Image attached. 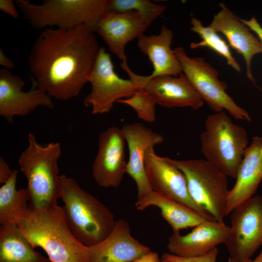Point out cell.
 I'll use <instances>...</instances> for the list:
<instances>
[{"label":"cell","mask_w":262,"mask_h":262,"mask_svg":"<svg viewBox=\"0 0 262 262\" xmlns=\"http://www.w3.org/2000/svg\"><path fill=\"white\" fill-rule=\"evenodd\" d=\"M94 33L85 25L42 32L28 59L30 76L40 90L64 101L80 93L89 82L101 47Z\"/></svg>","instance_id":"6da1fadb"},{"label":"cell","mask_w":262,"mask_h":262,"mask_svg":"<svg viewBox=\"0 0 262 262\" xmlns=\"http://www.w3.org/2000/svg\"><path fill=\"white\" fill-rule=\"evenodd\" d=\"M17 226L32 246L42 248L51 262H89L88 246L73 235L58 204L41 208L29 207Z\"/></svg>","instance_id":"7a4b0ae2"},{"label":"cell","mask_w":262,"mask_h":262,"mask_svg":"<svg viewBox=\"0 0 262 262\" xmlns=\"http://www.w3.org/2000/svg\"><path fill=\"white\" fill-rule=\"evenodd\" d=\"M60 198L67 222L75 237L89 247L106 238L115 223L112 212L82 189L72 178L59 176Z\"/></svg>","instance_id":"3957f363"},{"label":"cell","mask_w":262,"mask_h":262,"mask_svg":"<svg viewBox=\"0 0 262 262\" xmlns=\"http://www.w3.org/2000/svg\"><path fill=\"white\" fill-rule=\"evenodd\" d=\"M28 146L19 157L21 171L27 180L29 206L41 208L57 204L60 181L58 161L61 155L58 142L42 146L34 135L28 134Z\"/></svg>","instance_id":"277c9868"},{"label":"cell","mask_w":262,"mask_h":262,"mask_svg":"<svg viewBox=\"0 0 262 262\" xmlns=\"http://www.w3.org/2000/svg\"><path fill=\"white\" fill-rule=\"evenodd\" d=\"M15 3L29 23L39 29L85 25L95 32L101 16L109 11V0H46L40 4L16 0Z\"/></svg>","instance_id":"5b68a950"},{"label":"cell","mask_w":262,"mask_h":262,"mask_svg":"<svg viewBox=\"0 0 262 262\" xmlns=\"http://www.w3.org/2000/svg\"><path fill=\"white\" fill-rule=\"evenodd\" d=\"M200 140L205 160L227 176L235 179L248 147L246 130L234 123L225 112H217L207 117Z\"/></svg>","instance_id":"8992f818"},{"label":"cell","mask_w":262,"mask_h":262,"mask_svg":"<svg viewBox=\"0 0 262 262\" xmlns=\"http://www.w3.org/2000/svg\"><path fill=\"white\" fill-rule=\"evenodd\" d=\"M165 159L183 173L194 202L215 221L224 223L229 192L227 176L206 160Z\"/></svg>","instance_id":"52a82bcc"},{"label":"cell","mask_w":262,"mask_h":262,"mask_svg":"<svg viewBox=\"0 0 262 262\" xmlns=\"http://www.w3.org/2000/svg\"><path fill=\"white\" fill-rule=\"evenodd\" d=\"M185 75L202 100L215 113L227 111L238 120L251 121L248 112L227 93V84L218 78V71L201 57H190L182 47L173 49Z\"/></svg>","instance_id":"ba28073f"},{"label":"cell","mask_w":262,"mask_h":262,"mask_svg":"<svg viewBox=\"0 0 262 262\" xmlns=\"http://www.w3.org/2000/svg\"><path fill=\"white\" fill-rule=\"evenodd\" d=\"M91 90L84 98L85 107H91L93 114L110 112L115 103L133 95L138 89L130 79L120 78L115 72L109 53L101 47L91 73Z\"/></svg>","instance_id":"9c48e42d"},{"label":"cell","mask_w":262,"mask_h":262,"mask_svg":"<svg viewBox=\"0 0 262 262\" xmlns=\"http://www.w3.org/2000/svg\"><path fill=\"white\" fill-rule=\"evenodd\" d=\"M231 225L225 242L229 257L251 259L262 245V197L254 196L230 213Z\"/></svg>","instance_id":"30bf717a"},{"label":"cell","mask_w":262,"mask_h":262,"mask_svg":"<svg viewBox=\"0 0 262 262\" xmlns=\"http://www.w3.org/2000/svg\"><path fill=\"white\" fill-rule=\"evenodd\" d=\"M145 166L153 191L189 207L207 220L215 221L210 214L200 208L192 199L183 173L167 162L165 157L156 154L154 147H150L147 150Z\"/></svg>","instance_id":"8fae6325"},{"label":"cell","mask_w":262,"mask_h":262,"mask_svg":"<svg viewBox=\"0 0 262 262\" xmlns=\"http://www.w3.org/2000/svg\"><path fill=\"white\" fill-rule=\"evenodd\" d=\"M128 73L138 88H143L148 92L156 104L168 108L190 107L197 110L204 104V101L183 72L178 76L154 77L138 75L131 70Z\"/></svg>","instance_id":"7c38bea8"},{"label":"cell","mask_w":262,"mask_h":262,"mask_svg":"<svg viewBox=\"0 0 262 262\" xmlns=\"http://www.w3.org/2000/svg\"><path fill=\"white\" fill-rule=\"evenodd\" d=\"M30 89L24 91V82L8 69L0 70V115L12 123L15 115L26 116L40 106L53 108L51 97L40 90L30 76Z\"/></svg>","instance_id":"4fadbf2b"},{"label":"cell","mask_w":262,"mask_h":262,"mask_svg":"<svg viewBox=\"0 0 262 262\" xmlns=\"http://www.w3.org/2000/svg\"><path fill=\"white\" fill-rule=\"evenodd\" d=\"M125 139L121 129L110 127L98 136V149L92 165L97 183L106 188L120 185L126 173Z\"/></svg>","instance_id":"5bb4252c"},{"label":"cell","mask_w":262,"mask_h":262,"mask_svg":"<svg viewBox=\"0 0 262 262\" xmlns=\"http://www.w3.org/2000/svg\"><path fill=\"white\" fill-rule=\"evenodd\" d=\"M148 26L135 11L117 13L107 11L100 17L96 31L110 51L122 60L121 66L128 65L125 53L126 45L144 34Z\"/></svg>","instance_id":"9a60e30c"},{"label":"cell","mask_w":262,"mask_h":262,"mask_svg":"<svg viewBox=\"0 0 262 262\" xmlns=\"http://www.w3.org/2000/svg\"><path fill=\"white\" fill-rule=\"evenodd\" d=\"M121 130L129 149L126 173L136 183L138 199L152 191L145 169L147 150L162 143L164 138L151 129L138 123L126 124Z\"/></svg>","instance_id":"2e32d148"},{"label":"cell","mask_w":262,"mask_h":262,"mask_svg":"<svg viewBox=\"0 0 262 262\" xmlns=\"http://www.w3.org/2000/svg\"><path fill=\"white\" fill-rule=\"evenodd\" d=\"M88 247L89 262H131L151 251L132 237L129 224L122 218L106 238Z\"/></svg>","instance_id":"e0dca14e"},{"label":"cell","mask_w":262,"mask_h":262,"mask_svg":"<svg viewBox=\"0 0 262 262\" xmlns=\"http://www.w3.org/2000/svg\"><path fill=\"white\" fill-rule=\"evenodd\" d=\"M219 4L220 11L214 16L208 26L215 32L223 34L229 45L243 56L246 64V76L256 85L251 63L255 55L262 53V43L259 37L241 21L240 18L224 4Z\"/></svg>","instance_id":"ac0fdd59"},{"label":"cell","mask_w":262,"mask_h":262,"mask_svg":"<svg viewBox=\"0 0 262 262\" xmlns=\"http://www.w3.org/2000/svg\"><path fill=\"white\" fill-rule=\"evenodd\" d=\"M230 230L225 223L206 220L184 235L173 232L168 240L170 253L185 258L202 255L225 243Z\"/></svg>","instance_id":"d6986e66"},{"label":"cell","mask_w":262,"mask_h":262,"mask_svg":"<svg viewBox=\"0 0 262 262\" xmlns=\"http://www.w3.org/2000/svg\"><path fill=\"white\" fill-rule=\"evenodd\" d=\"M229 190L226 215L254 196L262 180V138L255 136L246 147Z\"/></svg>","instance_id":"ffe728a7"},{"label":"cell","mask_w":262,"mask_h":262,"mask_svg":"<svg viewBox=\"0 0 262 262\" xmlns=\"http://www.w3.org/2000/svg\"><path fill=\"white\" fill-rule=\"evenodd\" d=\"M173 37L172 31L163 24L158 34H144L137 38L138 47L153 66V70L149 77L178 76L182 73L180 64L171 48Z\"/></svg>","instance_id":"44dd1931"},{"label":"cell","mask_w":262,"mask_h":262,"mask_svg":"<svg viewBox=\"0 0 262 262\" xmlns=\"http://www.w3.org/2000/svg\"><path fill=\"white\" fill-rule=\"evenodd\" d=\"M135 205L139 211H144L150 206L158 208L162 217L174 232H180V229L189 227L194 228L207 220L189 207L153 191L137 199Z\"/></svg>","instance_id":"7402d4cb"},{"label":"cell","mask_w":262,"mask_h":262,"mask_svg":"<svg viewBox=\"0 0 262 262\" xmlns=\"http://www.w3.org/2000/svg\"><path fill=\"white\" fill-rule=\"evenodd\" d=\"M49 261L34 250L17 225H0V262Z\"/></svg>","instance_id":"603a6c76"},{"label":"cell","mask_w":262,"mask_h":262,"mask_svg":"<svg viewBox=\"0 0 262 262\" xmlns=\"http://www.w3.org/2000/svg\"><path fill=\"white\" fill-rule=\"evenodd\" d=\"M18 171L14 170L11 178L0 188V224L18 225L29 210L26 188L17 190Z\"/></svg>","instance_id":"cb8c5ba5"},{"label":"cell","mask_w":262,"mask_h":262,"mask_svg":"<svg viewBox=\"0 0 262 262\" xmlns=\"http://www.w3.org/2000/svg\"><path fill=\"white\" fill-rule=\"evenodd\" d=\"M190 30L196 33L201 38L198 43L192 42L190 47L196 49L199 47H207L223 57L227 64L238 72L241 67L233 56L229 45L218 33L208 26L204 27L201 21L194 17L190 20Z\"/></svg>","instance_id":"d4e9b609"},{"label":"cell","mask_w":262,"mask_h":262,"mask_svg":"<svg viewBox=\"0 0 262 262\" xmlns=\"http://www.w3.org/2000/svg\"><path fill=\"white\" fill-rule=\"evenodd\" d=\"M109 11L138 13L148 26L166 10L164 5L154 3L148 0H109Z\"/></svg>","instance_id":"484cf974"},{"label":"cell","mask_w":262,"mask_h":262,"mask_svg":"<svg viewBox=\"0 0 262 262\" xmlns=\"http://www.w3.org/2000/svg\"><path fill=\"white\" fill-rule=\"evenodd\" d=\"M116 103L127 105L133 109L138 117L148 123H153L156 120L154 100L143 88L137 89L132 96L118 100Z\"/></svg>","instance_id":"4316f807"},{"label":"cell","mask_w":262,"mask_h":262,"mask_svg":"<svg viewBox=\"0 0 262 262\" xmlns=\"http://www.w3.org/2000/svg\"><path fill=\"white\" fill-rule=\"evenodd\" d=\"M218 253L217 247L202 255L191 258L181 257L170 253H164L161 260L169 262H216Z\"/></svg>","instance_id":"83f0119b"},{"label":"cell","mask_w":262,"mask_h":262,"mask_svg":"<svg viewBox=\"0 0 262 262\" xmlns=\"http://www.w3.org/2000/svg\"><path fill=\"white\" fill-rule=\"evenodd\" d=\"M14 173L2 157L0 158V183H5L11 178Z\"/></svg>","instance_id":"f1b7e54d"},{"label":"cell","mask_w":262,"mask_h":262,"mask_svg":"<svg viewBox=\"0 0 262 262\" xmlns=\"http://www.w3.org/2000/svg\"><path fill=\"white\" fill-rule=\"evenodd\" d=\"M241 21L248 27L259 37L262 43V26L257 19L252 16L249 20L240 18Z\"/></svg>","instance_id":"f546056e"},{"label":"cell","mask_w":262,"mask_h":262,"mask_svg":"<svg viewBox=\"0 0 262 262\" xmlns=\"http://www.w3.org/2000/svg\"><path fill=\"white\" fill-rule=\"evenodd\" d=\"M0 9L15 18H18L19 16L13 0H0Z\"/></svg>","instance_id":"4dcf8cb0"},{"label":"cell","mask_w":262,"mask_h":262,"mask_svg":"<svg viewBox=\"0 0 262 262\" xmlns=\"http://www.w3.org/2000/svg\"><path fill=\"white\" fill-rule=\"evenodd\" d=\"M131 262H162L158 254L151 251L143 257Z\"/></svg>","instance_id":"1f68e13d"},{"label":"cell","mask_w":262,"mask_h":262,"mask_svg":"<svg viewBox=\"0 0 262 262\" xmlns=\"http://www.w3.org/2000/svg\"><path fill=\"white\" fill-rule=\"evenodd\" d=\"M0 65L7 69L14 67L13 62L5 55L1 49H0Z\"/></svg>","instance_id":"d6a6232c"},{"label":"cell","mask_w":262,"mask_h":262,"mask_svg":"<svg viewBox=\"0 0 262 262\" xmlns=\"http://www.w3.org/2000/svg\"><path fill=\"white\" fill-rule=\"evenodd\" d=\"M228 262H262V251L253 260L249 259L244 261H238L229 257Z\"/></svg>","instance_id":"836d02e7"},{"label":"cell","mask_w":262,"mask_h":262,"mask_svg":"<svg viewBox=\"0 0 262 262\" xmlns=\"http://www.w3.org/2000/svg\"><path fill=\"white\" fill-rule=\"evenodd\" d=\"M162 262H166V261H164L162 260Z\"/></svg>","instance_id":"e575fe53"},{"label":"cell","mask_w":262,"mask_h":262,"mask_svg":"<svg viewBox=\"0 0 262 262\" xmlns=\"http://www.w3.org/2000/svg\"><path fill=\"white\" fill-rule=\"evenodd\" d=\"M49 262H51L50 261H49Z\"/></svg>","instance_id":"d590c367"}]
</instances>
